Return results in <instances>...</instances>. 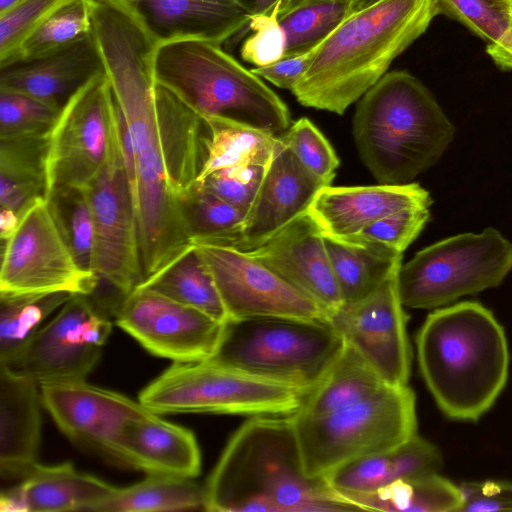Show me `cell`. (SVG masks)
Instances as JSON below:
<instances>
[{
	"label": "cell",
	"instance_id": "obj_41",
	"mask_svg": "<svg viewBox=\"0 0 512 512\" xmlns=\"http://www.w3.org/2000/svg\"><path fill=\"white\" fill-rule=\"evenodd\" d=\"M440 14L468 28L488 44L501 39L512 23L511 0H435Z\"/></svg>",
	"mask_w": 512,
	"mask_h": 512
},
{
	"label": "cell",
	"instance_id": "obj_28",
	"mask_svg": "<svg viewBox=\"0 0 512 512\" xmlns=\"http://www.w3.org/2000/svg\"><path fill=\"white\" fill-rule=\"evenodd\" d=\"M323 238L343 303L368 296L402 265V254L360 238Z\"/></svg>",
	"mask_w": 512,
	"mask_h": 512
},
{
	"label": "cell",
	"instance_id": "obj_39",
	"mask_svg": "<svg viewBox=\"0 0 512 512\" xmlns=\"http://www.w3.org/2000/svg\"><path fill=\"white\" fill-rule=\"evenodd\" d=\"M45 198L54 221L77 263L84 270L93 272V220L83 187L59 188Z\"/></svg>",
	"mask_w": 512,
	"mask_h": 512
},
{
	"label": "cell",
	"instance_id": "obj_16",
	"mask_svg": "<svg viewBox=\"0 0 512 512\" xmlns=\"http://www.w3.org/2000/svg\"><path fill=\"white\" fill-rule=\"evenodd\" d=\"M399 270L368 296L330 311L326 319L381 379L393 386L408 384L412 364L408 317L398 289Z\"/></svg>",
	"mask_w": 512,
	"mask_h": 512
},
{
	"label": "cell",
	"instance_id": "obj_9",
	"mask_svg": "<svg viewBox=\"0 0 512 512\" xmlns=\"http://www.w3.org/2000/svg\"><path fill=\"white\" fill-rule=\"evenodd\" d=\"M305 392L255 377L210 359L173 362L140 393L157 414L214 413L248 416L294 414Z\"/></svg>",
	"mask_w": 512,
	"mask_h": 512
},
{
	"label": "cell",
	"instance_id": "obj_7",
	"mask_svg": "<svg viewBox=\"0 0 512 512\" xmlns=\"http://www.w3.org/2000/svg\"><path fill=\"white\" fill-rule=\"evenodd\" d=\"M344 346L343 338L326 321L229 319L209 359L308 393L324 378Z\"/></svg>",
	"mask_w": 512,
	"mask_h": 512
},
{
	"label": "cell",
	"instance_id": "obj_27",
	"mask_svg": "<svg viewBox=\"0 0 512 512\" xmlns=\"http://www.w3.org/2000/svg\"><path fill=\"white\" fill-rule=\"evenodd\" d=\"M440 450L418 434L397 447L350 461L324 478L337 493H367L396 480L438 472Z\"/></svg>",
	"mask_w": 512,
	"mask_h": 512
},
{
	"label": "cell",
	"instance_id": "obj_51",
	"mask_svg": "<svg viewBox=\"0 0 512 512\" xmlns=\"http://www.w3.org/2000/svg\"><path fill=\"white\" fill-rule=\"evenodd\" d=\"M240 7L250 15L264 14L270 12L282 0H234Z\"/></svg>",
	"mask_w": 512,
	"mask_h": 512
},
{
	"label": "cell",
	"instance_id": "obj_12",
	"mask_svg": "<svg viewBox=\"0 0 512 512\" xmlns=\"http://www.w3.org/2000/svg\"><path fill=\"white\" fill-rule=\"evenodd\" d=\"M98 285V277L80 267L65 243L46 198H38L3 244L0 295H92Z\"/></svg>",
	"mask_w": 512,
	"mask_h": 512
},
{
	"label": "cell",
	"instance_id": "obj_33",
	"mask_svg": "<svg viewBox=\"0 0 512 512\" xmlns=\"http://www.w3.org/2000/svg\"><path fill=\"white\" fill-rule=\"evenodd\" d=\"M193 478L166 474H148L132 485L116 487L100 502L97 512H159L204 509L205 487Z\"/></svg>",
	"mask_w": 512,
	"mask_h": 512
},
{
	"label": "cell",
	"instance_id": "obj_4",
	"mask_svg": "<svg viewBox=\"0 0 512 512\" xmlns=\"http://www.w3.org/2000/svg\"><path fill=\"white\" fill-rule=\"evenodd\" d=\"M422 378L449 418L477 421L505 388V331L481 303L463 301L430 313L416 336Z\"/></svg>",
	"mask_w": 512,
	"mask_h": 512
},
{
	"label": "cell",
	"instance_id": "obj_23",
	"mask_svg": "<svg viewBox=\"0 0 512 512\" xmlns=\"http://www.w3.org/2000/svg\"><path fill=\"white\" fill-rule=\"evenodd\" d=\"M102 73L103 60L91 31L58 52L0 68V89L23 93L62 109Z\"/></svg>",
	"mask_w": 512,
	"mask_h": 512
},
{
	"label": "cell",
	"instance_id": "obj_44",
	"mask_svg": "<svg viewBox=\"0 0 512 512\" xmlns=\"http://www.w3.org/2000/svg\"><path fill=\"white\" fill-rule=\"evenodd\" d=\"M430 206L420 205L393 213L367 225L352 237L403 254L428 222Z\"/></svg>",
	"mask_w": 512,
	"mask_h": 512
},
{
	"label": "cell",
	"instance_id": "obj_15",
	"mask_svg": "<svg viewBox=\"0 0 512 512\" xmlns=\"http://www.w3.org/2000/svg\"><path fill=\"white\" fill-rule=\"evenodd\" d=\"M194 244L215 281L228 320L285 317L326 321L319 304L245 251L226 244Z\"/></svg>",
	"mask_w": 512,
	"mask_h": 512
},
{
	"label": "cell",
	"instance_id": "obj_25",
	"mask_svg": "<svg viewBox=\"0 0 512 512\" xmlns=\"http://www.w3.org/2000/svg\"><path fill=\"white\" fill-rule=\"evenodd\" d=\"M40 385L0 365V475L21 479L36 464L41 440Z\"/></svg>",
	"mask_w": 512,
	"mask_h": 512
},
{
	"label": "cell",
	"instance_id": "obj_52",
	"mask_svg": "<svg viewBox=\"0 0 512 512\" xmlns=\"http://www.w3.org/2000/svg\"><path fill=\"white\" fill-rule=\"evenodd\" d=\"M22 0H0V14L11 9Z\"/></svg>",
	"mask_w": 512,
	"mask_h": 512
},
{
	"label": "cell",
	"instance_id": "obj_18",
	"mask_svg": "<svg viewBox=\"0 0 512 512\" xmlns=\"http://www.w3.org/2000/svg\"><path fill=\"white\" fill-rule=\"evenodd\" d=\"M43 408L73 443L115 461L127 424L147 408L86 380L40 385Z\"/></svg>",
	"mask_w": 512,
	"mask_h": 512
},
{
	"label": "cell",
	"instance_id": "obj_42",
	"mask_svg": "<svg viewBox=\"0 0 512 512\" xmlns=\"http://www.w3.org/2000/svg\"><path fill=\"white\" fill-rule=\"evenodd\" d=\"M278 137L324 186L331 185L339 159L325 136L308 118L298 119Z\"/></svg>",
	"mask_w": 512,
	"mask_h": 512
},
{
	"label": "cell",
	"instance_id": "obj_49",
	"mask_svg": "<svg viewBox=\"0 0 512 512\" xmlns=\"http://www.w3.org/2000/svg\"><path fill=\"white\" fill-rule=\"evenodd\" d=\"M487 54L503 70H512V23L500 40L488 44Z\"/></svg>",
	"mask_w": 512,
	"mask_h": 512
},
{
	"label": "cell",
	"instance_id": "obj_48",
	"mask_svg": "<svg viewBox=\"0 0 512 512\" xmlns=\"http://www.w3.org/2000/svg\"><path fill=\"white\" fill-rule=\"evenodd\" d=\"M317 47L300 55L285 56L271 65L256 67L251 71L279 88L292 91L307 69Z\"/></svg>",
	"mask_w": 512,
	"mask_h": 512
},
{
	"label": "cell",
	"instance_id": "obj_21",
	"mask_svg": "<svg viewBox=\"0 0 512 512\" xmlns=\"http://www.w3.org/2000/svg\"><path fill=\"white\" fill-rule=\"evenodd\" d=\"M159 45L180 40L217 44L247 31L250 14L234 0H115Z\"/></svg>",
	"mask_w": 512,
	"mask_h": 512
},
{
	"label": "cell",
	"instance_id": "obj_45",
	"mask_svg": "<svg viewBox=\"0 0 512 512\" xmlns=\"http://www.w3.org/2000/svg\"><path fill=\"white\" fill-rule=\"evenodd\" d=\"M281 5L278 3L268 13L250 15L247 30L253 34L242 44L240 54L244 61L263 67L285 56L286 35L279 22Z\"/></svg>",
	"mask_w": 512,
	"mask_h": 512
},
{
	"label": "cell",
	"instance_id": "obj_31",
	"mask_svg": "<svg viewBox=\"0 0 512 512\" xmlns=\"http://www.w3.org/2000/svg\"><path fill=\"white\" fill-rule=\"evenodd\" d=\"M386 385L389 384L345 342L324 378L306 393L297 413L322 415L341 410L373 396Z\"/></svg>",
	"mask_w": 512,
	"mask_h": 512
},
{
	"label": "cell",
	"instance_id": "obj_50",
	"mask_svg": "<svg viewBox=\"0 0 512 512\" xmlns=\"http://www.w3.org/2000/svg\"><path fill=\"white\" fill-rule=\"evenodd\" d=\"M20 222V216L14 211L2 208L0 212V237L6 242L16 231Z\"/></svg>",
	"mask_w": 512,
	"mask_h": 512
},
{
	"label": "cell",
	"instance_id": "obj_13",
	"mask_svg": "<svg viewBox=\"0 0 512 512\" xmlns=\"http://www.w3.org/2000/svg\"><path fill=\"white\" fill-rule=\"evenodd\" d=\"M112 315L90 295H72L8 365L39 385L86 380L112 332Z\"/></svg>",
	"mask_w": 512,
	"mask_h": 512
},
{
	"label": "cell",
	"instance_id": "obj_19",
	"mask_svg": "<svg viewBox=\"0 0 512 512\" xmlns=\"http://www.w3.org/2000/svg\"><path fill=\"white\" fill-rule=\"evenodd\" d=\"M245 252L314 300L326 315L343 303L323 232L308 211Z\"/></svg>",
	"mask_w": 512,
	"mask_h": 512
},
{
	"label": "cell",
	"instance_id": "obj_32",
	"mask_svg": "<svg viewBox=\"0 0 512 512\" xmlns=\"http://www.w3.org/2000/svg\"><path fill=\"white\" fill-rule=\"evenodd\" d=\"M205 160L197 182L214 171L244 166H268L278 137L222 117L204 116Z\"/></svg>",
	"mask_w": 512,
	"mask_h": 512
},
{
	"label": "cell",
	"instance_id": "obj_38",
	"mask_svg": "<svg viewBox=\"0 0 512 512\" xmlns=\"http://www.w3.org/2000/svg\"><path fill=\"white\" fill-rule=\"evenodd\" d=\"M91 29L88 0H65L27 36L19 61L58 52L90 34Z\"/></svg>",
	"mask_w": 512,
	"mask_h": 512
},
{
	"label": "cell",
	"instance_id": "obj_36",
	"mask_svg": "<svg viewBox=\"0 0 512 512\" xmlns=\"http://www.w3.org/2000/svg\"><path fill=\"white\" fill-rule=\"evenodd\" d=\"M71 296L64 292L0 295V365L10 364L44 320Z\"/></svg>",
	"mask_w": 512,
	"mask_h": 512
},
{
	"label": "cell",
	"instance_id": "obj_43",
	"mask_svg": "<svg viewBox=\"0 0 512 512\" xmlns=\"http://www.w3.org/2000/svg\"><path fill=\"white\" fill-rule=\"evenodd\" d=\"M65 0H22L0 14V68L20 60L27 36Z\"/></svg>",
	"mask_w": 512,
	"mask_h": 512
},
{
	"label": "cell",
	"instance_id": "obj_34",
	"mask_svg": "<svg viewBox=\"0 0 512 512\" xmlns=\"http://www.w3.org/2000/svg\"><path fill=\"white\" fill-rule=\"evenodd\" d=\"M138 287L154 290L219 322L228 320L215 281L195 244Z\"/></svg>",
	"mask_w": 512,
	"mask_h": 512
},
{
	"label": "cell",
	"instance_id": "obj_53",
	"mask_svg": "<svg viewBox=\"0 0 512 512\" xmlns=\"http://www.w3.org/2000/svg\"><path fill=\"white\" fill-rule=\"evenodd\" d=\"M289 1H290V0H282L281 8H282L284 5H286ZM355 1L357 2L359 9H362V8L367 7V6H369V5H371V4L375 3V2H377V1H379V0H355ZM281 8H280V9H281Z\"/></svg>",
	"mask_w": 512,
	"mask_h": 512
},
{
	"label": "cell",
	"instance_id": "obj_47",
	"mask_svg": "<svg viewBox=\"0 0 512 512\" xmlns=\"http://www.w3.org/2000/svg\"><path fill=\"white\" fill-rule=\"evenodd\" d=\"M461 512L512 511V483L497 480L462 482Z\"/></svg>",
	"mask_w": 512,
	"mask_h": 512
},
{
	"label": "cell",
	"instance_id": "obj_2",
	"mask_svg": "<svg viewBox=\"0 0 512 512\" xmlns=\"http://www.w3.org/2000/svg\"><path fill=\"white\" fill-rule=\"evenodd\" d=\"M205 487L214 512L355 511L304 470L290 415L252 416L231 436Z\"/></svg>",
	"mask_w": 512,
	"mask_h": 512
},
{
	"label": "cell",
	"instance_id": "obj_5",
	"mask_svg": "<svg viewBox=\"0 0 512 512\" xmlns=\"http://www.w3.org/2000/svg\"><path fill=\"white\" fill-rule=\"evenodd\" d=\"M454 134L432 93L406 71L386 73L353 118L360 157L380 184L409 183L441 158Z\"/></svg>",
	"mask_w": 512,
	"mask_h": 512
},
{
	"label": "cell",
	"instance_id": "obj_30",
	"mask_svg": "<svg viewBox=\"0 0 512 512\" xmlns=\"http://www.w3.org/2000/svg\"><path fill=\"white\" fill-rule=\"evenodd\" d=\"M48 136L0 139V204L20 217L45 197Z\"/></svg>",
	"mask_w": 512,
	"mask_h": 512
},
{
	"label": "cell",
	"instance_id": "obj_8",
	"mask_svg": "<svg viewBox=\"0 0 512 512\" xmlns=\"http://www.w3.org/2000/svg\"><path fill=\"white\" fill-rule=\"evenodd\" d=\"M306 474L324 478L336 468L391 450L417 434L416 397L406 385H386L350 407L322 415H290Z\"/></svg>",
	"mask_w": 512,
	"mask_h": 512
},
{
	"label": "cell",
	"instance_id": "obj_3",
	"mask_svg": "<svg viewBox=\"0 0 512 512\" xmlns=\"http://www.w3.org/2000/svg\"><path fill=\"white\" fill-rule=\"evenodd\" d=\"M439 14L435 0H379L357 10L317 47L291 92L305 107L342 115Z\"/></svg>",
	"mask_w": 512,
	"mask_h": 512
},
{
	"label": "cell",
	"instance_id": "obj_40",
	"mask_svg": "<svg viewBox=\"0 0 512 512\" xmlns=\"http://www.w3.org/2000/svg\"><path fill=\"white\" fill-rule=\"evenodd\" d=\"M61 110L35 97L0 89V139L48 135Z\"/></svg>",
	"mask_w": 512,
	"mask_h": 512
},
{
	"label": "cell",
	"instance_id": "obj_14",
	"mask_svg": "<svg viewBox=\"0 0 512 512\" xmlns=\"http://www.w3.org/2000/svg\"><path fill=\"white\" fill-rule=\"evenodd\" d=\"M116 103L102 73L63 106L48 136L46 194L85 186L103 166L110 144Z\"/></svg>",
	"mask_w": 512,
	"mask_h": 512
},
{
	"label": "cell",
	"instance_id": "obj_46",
	"mask_svg": "<svg viewBox=\"0 0 512 512\" xmlns=\"http://www.w3.org/2000/svg\"><path fill=\"white\" fill-rule=\"evenodd\" d=\"M266 166L244 165L214 171L198 182L231 205L249 212L266 172Z\"/></svg>",
	"mask_w": 512,
	"mask_h": 512
},
{
	"label": "cell",
	"instance_id": "obj_20",
	"mask_svg": "<svg viewBox=\"0 0 512 512\" xmlns=\"http://www.w3.org/2000/svg\"><path fill=\"white\" fill-rule=\"evenodd\" d=\"M323 187L278 137L240 237L232 246L242 251L259 246L307 212Z\"/></svg>",
	"mask_w": 512,
	"mask_h": 512
},
{
	"label": "cell",
	"instance_id": "obj_6",
	"mask_svg": "<svg viewBox=\"0 0 512 512\" xmlns=\"http://www.w3.org/2000/svg\"><path fill=\"white\" fill-rule=\"evenodd\" d=\"M221 46L204 40L159 45L154 56L156 82L201 117H222L277 137L284 134L291 126L286 104Z\"/></svg>",
	"mask_w": 512,
	"mask_h": 512
},
{
	"label": "cell",
	"instance_id": "obj_37",
	"mask_svg": "<svg viewBox=\"0 0 512 512\" xmlns=\"http://www.w3.org/2000/svg\"><path fill=\"white\" fill-rule=\"evenodd\" d=\"M182 211L193 244L234 245L247 216L198 182L183 198Z\"/></svg>",
	"mask_w": 512,
	"mask_h": 512
},
{
	"label": "cell",
	"instance_id": "obj_1",
	"mask_svg": "<svg viewBox=\"0 0 512 512\" xmlns=\"http://www.w3.org/2000/svg\"><path fill=\"white\" fill-rule=\"evenodd\" d=\"M90 15L118 107L146 280L194 245L182 200L203 167L205 123L156 82L154 56L159 44L128 9L115 0H92Z\"/></svg>",
	"mask_w": 512,
	"mask_h": 512
},
{
	"label": "cell",
	"instance_id": "obj_26",
	"mask_svg": "<svg viewBox=\"0 0 512 512\" xmlns=\"http://www.w3.org/2000/svg\"><path fill=\"white\" fill-rule=\"evenodd\" d=\"M116 487L79 472L72 463L36 464L0 495L2 512L93 511Z\"/></svg>",
	"mask_w": 512,
	"mask_h": 512
},
{
	"label": "cell",
	"instance_id": "obj_54",
	"mask_svg": "<svg viewBox=\"0 0 512 512\" xmlns=\"http://www.w3.org/2000/svg\"><path fill=\"white\" fill-rule=\"evenodd\" d=\"M512 1V0H511Z\"/></svg>",
	"mask_w": 512,
	"mask_h": 512
},
{
	"label": "cell",
	"instance_id": "obj_29",
	"mask_svg": "<svg viewBox=\"0 0 512 512\" xmlns=\"http://www.w3.org/2000/svg\"><path fill=\"white\" fill-rule=\"evenodd\" d=\"M355 510L389 512H461L459 485L438 472L396 480L367 493L338 494Z\"/></svg>",
	"mask_w": 512,
	"mask_h": 512
},
{
	"label": "cell",
	"instance_id": "obj_11",
	"mask_svg": "<svg viewBox=\"0 0 512 512\" xmlns=\"http://www.w3.org/2000/svg\"><path fill=\"white\" fill-rule=\"evenodd\" d=\"M83 189L93 220L92 271L99 279L98 287L113 290L119 304L144 281V273L117 105L106 160Z\"/></svg>",
	"mask_w": 512,
	"mask_h": 512
},
{
	"label": "cell",
	"instance_id": "obj_17",
	"mask_svg": "<svg viewBox=\"0 0 512 512\" xmlns=\"http://www.w3.org/2000/svg\"><path fill=\"white\" fill-rule=\"evenodd\" d=\"M112 317L149 353L173 362L211 358L224 328L209 315L143 287L127 295Z\"/></svg>",
	"mask_w": 512,
	"mask_h": 512
},
{
	"label": "cell",
	"instance_id": "obj_35",
	"mask_svg": "<svg viewBox=\"0 0 512 512\" xmlns=\"http://www.w3.org/2000/svg\"><path fill=\"white\" fill-rule=\"evenodd\" d=\"M357 10L355 0H290L279 13L286 35L285 56L300 55L319 46Z\"/></svg>",
	"mask_w": 512,
	"mask_h": 512
},
{
	"label": "cell",
	"instance_id": "obj_10",
	"mask_svg": "<svg viewBox=\"0 0 512 512\" xmlns=\"http://www.w3.org/2000/svg\"><path fill=\"white\" fill-rule=\"evenodd\" d=\"M512 269V243L498 230L458 234L420 251L398 273L405 307L432 309L497 287Z\"/></svg>",
	"mask_w": 512,
	"mask_h": 512
},
{
	"label": "cell",
	"instance_id": "obj_24",
	"mask_svg": "<svg viewBox=\"0 0 512 512\" xmlns=\"http://www.w3.org/2000/svg\"><path fill=\"white\" fill-rule=\"evenodd\" d=\"M115 461L147 474L194 478L201 470V455L194 434L148 408L125 427Z\"/></svg>",
	"mask_w": 512,
	"mask_h": 512
},
{
	"label": "cell",
	"instance_id": "obj_22",
	"mask_svg": "<svg viewBox=\"0 0 512 512\" xmlns=\"http://www.w3.org/2000/svg\"><path fill=\"white\" fill-rule=\"evenodd\" d=\"M429 192L418 183L373 186H324L308 212L323 233L349 238L367 225L407 208L431 205Z\"/></svg>",
	"mask_w": 512,
	"mask_h": 512
}]
</instances>
